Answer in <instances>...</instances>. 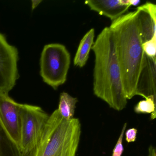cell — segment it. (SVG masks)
Masks as SVG:
<instances>
[{"instance_id":"obj_2","label":"cell","mask_w":156,"mask_h":156,"mask_svg":"<svg viewBox=\"0 0 156 156\" xmlns=\"http://www.w3.org/2000/svg\"><path fill=\"white\" fill-rule=\"evenodd\" d=\"M115 43L123 89L127 99L136 96L146 55L139 28L136 11L122 15L109 27Z\"/></svg>"},{"instance_id":"obj_10","label":"cell","mask_w":156,"mask_h":156,"mask_svg":"<svg viewBox=\"0 0 156 156\" xmlns=\"http://www.w3.org/2000/svg\"><path fill=\"white\" fill-rule=\"evenodd\" d=\"M156 59L146 55L144 66L137 84L136 95L140 96L145 98L151 95L156 97Z\"/></svg>"},{"instance_id":"obj_11","label":"cell","mask_w":156,"mask_h":156,"mask_svg":"<svg viewBox=\"0 0 156 156\" xmlns=\"http://www.w3.org/2000/svg\"><path fill=\"white\" fill-rule=\"evenodd\" d=\"M94 29H91L82 38L74 58L75 66L82 68L86 64L90 50L94 42Z\"/></svg>"},{"instance_id":"obj_7","label":"cell","mask_w":156,"mask_h":156,"mask_svg":"<svg viewBox=\"0 0 156 156\" xmlns=\"http://www.w3.org/2000/svg\"><path fill=\"white\" fill-rule=\"evenodd\" d=\"M20 105L12 99L8 93L0 91V128L19 149Z\"/></svg>"},{"instance_id":"obj_18","label":"cell","mask_w":156,"mask_h":156,"mask_svg":"<svg viewBox=\"0 0 156 156\" xmlns=\"http://www.w3.org/2000/svg\"><path fill=\"white\" fill-rule=\"evenodd\" d=\"M148 156H156V148L152 145H151L149 147Z\"/></svg>"},{"instance_id":"obj_8","label":"cell","mask_w":156,"mask_h":156,"mask_svg":"<svg viewBox=\"0 0 156 156\" xmlns=\"http://www.w3.org/2000/svg\"><path fill=\"white\" fill-rule=\"evenodd\" d=\"M139 28L142 42L156 36V6L151 2L137 8Z\"/></svg>"},{"instance_id":"obj_15","label":"cell","mask_w":156,"mask_h":156,"mask_svg":"<svg viewBox=\"0 0 156 156\" xmlns=\"http://www.w3.org/2000/svg\"><path fill=\"white\" fill-rule=\"evenodd\" d=\"M142 48L145 54L151 58L156 59V36L142 44Z\"/></svg>"},{"instance_id":"obj_6","label":"cell","mask_w":156,"mask_h":156,"mask_svg":"<svg viewBox=\"0 0 156 156\" xmlns=\"http://www.w3.org/2000/svg\"><path fill=\"white\" fill-rule=\"evenodd\" d=\"M19 51L10 44L4 34L0 33V91H11L20 78Z\"/></svg>"},{"instance_id":"obj_3","label":"cell","mask_w":156,"mask_h":156,"mask_svg":"<svg viewBox=\"0 0 156 156\" xmlns=\"http://www.w3.org/2000/svg\"><path fill=\"white\" fill-rule=\"evenodd\" d=\"M81 132L79 119L65 120L55 109L35 147L20 156H76Z\"/></svg>"},{"instance_id":"obj_14","label":"cell","mask_w":156,"mask_h":156,"mask_svg":"<svg viewBox=\"0 0 156 156\" xmlns=\"http://www.w3.org/2000/svg\"><path fill=\"white\" fill-rule=\"evenodd\" d=\"M0 156H20L18 148L7 137L0 128Z\"/></svg>"},{"instance_id":"obj_4","label":"cell","mask_w":156,"mask_h":156,"mask_svg":"<svg viewBox=\"0 0 156 156\" xmlns=\"http://www.w3.org/2000/svg\"><path fill=\"white\" fill-rule=\"evenodd\" d=\"M71 61V55L63 44L45 45L40 59V74L44 82L55 90L64 84Z\"/></svg>"},{"instance_id":"obj_20","label":"cell","mask_w":156,"mask_h":156,"mask_svg":"<svg viewBox=\"0 0 156 156\" xmlns=\"http://www.w3.org/2000/svg\"><path fill=\"white\" fill-rule=\"evenodd\" d=\"M140 2L139 0H129V4L130 6H136L140 3Z\"/></svg>"},{"instance_id":"obj_13","label":"cell","mask_w":156,"mask_h":156,"mask_svg":"<svg viewBox=\"0 0 156 156\" xmlns=\"http://www.w3.org/2000/svg\"><path fill=\"white\" fill-rule=\"evenodd\" d=\"M156 99L153 95L147 97L135 105L134 112L138 114H151V119L154 120L156 118Z\"/></svg>"},{"instance_id":"obj_16","label":"cell","mask_w":156,"mask_h":156,"mask_svg":"<svg viewBox=\"0 0 156 156\" xmlns=\"http://www.w3.org/2000/svg\"><path fill=\"white\" fill-rule=\"evenodd\" d=\"M127 123H125L123 125L121 133L119 137L116 144L113 149L112 156H121L124 151V146L123 145V140L125 131L127 127Z\"/></svg>"},{"instance_id":"obj_1","label":"cell","mask_w":156,"mask_h":156,"mask_svg":"<svg viewBox=\"0 0 156 156\" xmlns=\"http://www.w3.org/2000/svg\"><path fill=\"white\" fill-rule=\"evenodd\" d=\"M95 55L94 93L110 108L118 111L126 106L120 67L113 32L105 27L98 34L92 47Z\"/></svg>"},{"instance_id":"obj_5","label":"cell","mask_w":156,"mask_h":156,"mask_svg":"<svg viewBox=\"0 0 156 156\" xmlns=\"http://www.w3.org/2000/svg\"><path fill=\"white\" fill-rule=\"evenodd\" d=\"M20 116L19 150L25 153L37 144L50 115L40 107L20 104Z\"/></svg>"},{"instance_id":"obj_19","label":"cell","mask_w":156,"mask_h":156,"mask_svg":"<svg viewBox=\"0 0 156 156\" xmlns=\"http://www.w3.org/2000/svg\"><path fill=\"white\" fill-rule=\"evenodd\" d=\"M42 2V1H40V0H37V1L33 0L32 1V10L37 8Z\"/></svg>"},{"instance_id":"obj_12","label":"cell","mask_w":156,"mask_h":156,"mask_svg":"<svg viewBox=\"0 0 156 156\" xmlns=\"http://www.w3.org/2000/svg\"><path fill=\"white\" fill-rule=\"evenodd\" d=\"M78 101L76 98L71 96L68 93H61L57 109L64 119L69 120L74 118L76 105Z\"/></svg>"},{"instance_id":"obj_17","label":"cell","mask_w":156,"mask_h":156,"mask_svg":"<svg viewBox=\"0 0 156 156\" xmlns=\"http://www.w3.org/2000/svg\"><path fill=\"white\" fill-rule=\"evenodd\" d=\"M137 133V129L135 128H132L127 129L126 132H125L126 141L128 143L135 142L136 139Z\"/></svg>"},{"instance_id":"obj_9","label":"cell","mask_w":156,"mask_h":156,"mask_svg":"<svg viewBox=\"0 0 156 156\" xmlns=\"http://www.w3.org/2000/svg\"><path fill=\"white\" fill-rule=\"evenodd\" d=\"M85 4L91 10L108 17L112 22L124 15L130 7L129 0H87Z\"/></svg>"}]
</instances>
